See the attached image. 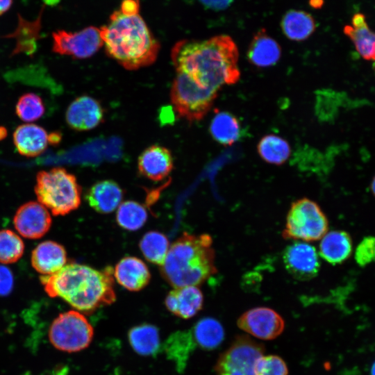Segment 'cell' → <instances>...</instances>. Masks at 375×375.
<instances>
[{
  "instance_id": "obj_20",
  "label": "cell",
  "mask_w": 375,
  "mask_h": 375,
  "mask_svg": "<svg viewBox=\"0 0 375 375\" xmlns=\"http://www.w3.org/2000/svg\"><path fill=\"white\" fill-rule=\"evenodd\" d=\"M85 199L96 212L108 214L120 205L123 190L116 182L104 180L94 183L88 191Z\"/></svg>"
},
{
  "instance_id": "obj_8",
  "label": "cell",
  "mask_w": 375,
  "mask_h": 375,
  "mask_svg": "<svg viewBox=\"0 0 375 375\" xmlns=\"http://www.w3.org/2000/svg\"><path fill=\"white\" fill-rule=\"evenodd\" d=\"M51 344L57 349L74 353L90 344L94 329L85 316L77 310L60 313L52 322L49 330Z\"/></svg>"
},
{
  "instance_id": "obj_29",
  "label": "cell",
  "mask_w": 375,
  "mask_h": 375,
  "mask_svg": "<svg viewBox=\"0 0 375 375\" xmlns=\"http://www.w3.org/2000/svg\"><path fill=\"white\" fill-rule=\"evenodd\" d=\"M283 31L291 40L302 41L310 37L315 30V22L308 12L290 10L283 18Z\"/></svg>"
},
{
  "instance_id": "obj_18",
  "label": "cell",
  "mask_w": 375,
  "mask_h": 375,
  "mask_svg": "<svg viewBox=\"0 0 375 375\" xmlns=\"http://www.w3.org/2000/svg\"><path fill=\"white\" fill-rule=\"evenodd\" d=\"M33 267L40 274L48 276L61 269L67 262V252L60 244L47 240L40 243L32 251Z\"/></svg>"
},
{
  "instance_id": "obj_34",
  "label": "cell",
  "mask_w": 375,
  "mask_h": 375,
  "mask_svg": "<svg viewBox=\"0 0 375 375\" xmlns=\"http://www.w3.org/2000/svg\"><path fill=\"white\" fill-rule=\"evenodd\" d=\"M45 107L42 98L33 92L24 94L18 99L15 112L24 122H32L39 119L44 115Z\"/></svg>"
},
{
  "instance_id": "obj_40",
  "label": "cell",
  "mask_w": 375,
  "mask_h": 375,
  "mask_svg": "<svg viewBox=\"0 0 375 375\" xmlns=\"http://www.w3.org/2000/svg\"><path fill=\"white\" fill-rule=\"evenodd\" d=\"M371 189L373 194L375 196V176L374 177L372 184H371Z\"/></svg>"
},
{
  "instance_id": "obj_19",
  "label": "cell",
  "mask_w": 375,
  "mask_h": 375,
  "mask_svg": "<svg viewBox=\"0 0 375 375\" xmlns=\"http://www.w3.org/2000/svg\"><path fill=\"white\" fill-rule=\"evenodd\" d=\"M13 142L18 153L26 157L40 155L50 144L49 134L34 124L19 126L13 133Z\"/></svg>"
},
{
  "instance_id": "obj_32",
  "label": "cell",
  "mask_w": 375,
  "mask_h": 375,
  "mask_svg": "<svg viewBox=\"0 0 375 375\" xmlns=\"http://www.w3.org/2000/svg\"><path fill=\"white\" fill-rule=\"evenodd\" d=\"M147 219L146 208L135 201H124L117 208L116 221L125 230L137 231L144 226Z\"/></svg>"
},
{
  "instance_id": "obj_4",
  "label": "cell",
  "mask_w": 375,
  "mask_h": 375,
  "mask_svg": "<svg viewBox=\"0 0 375 375\" xmlns=\"http://www.w3.org/2000/svg\"><path fill=\"white\" fill-rule=\"evenodd\" d=\"M215 258L210 235L184 233L169 247L160 273L174 288L197 286L217 273Z\"/></svg>"
},
{
  "instance_id": "obj_26",
  "label": "cell",
  "mask_w": 375,
  "mask_h": 375,
  "mask_svg": "<svg viewBox=\"0 0 375 375\" xmlns=\"http://www.w3.org/2000/svg\"><path fill=\"white\" fill-rule=\"evenodd\" d=\"M196 346L191 331H178L169 336L163 344V349L167 358L181 371L185 368Z\"/></svg>"
},
{
  "instance_id": "obj_39",
  "label": "cell",
  "mask_w": 375,
  "mask_h": 375,
  "mask_svg": "<svg viewBox=\"0 0 375 375\" xmlns=\"http://www.w3.org/2000/svg\"><path fill=\"white\" fill-rule=\"evenodd\" d=\"M13 0H0V15L7 12L11 7Z\"/></svg>"
},
{
  "instance_id": "obj_2",
  "label": "cell",
  "mask_w": 375,
  "mask_h": 375,
  "mask_svg": "<svg viewBox=\"0 0 375 375\" xmlns=\"http://www.w3.org/2000/svg\"><path fill=\"white\" fill-rule=\"evenodd\" d=\"M99 30L107 54L124 68L135 70L156 61L160 43L140 15L139 0H123Z\"/></svg>"
},
{
  "instance_id": "obj_17",
  "label": "cell",
  "mask_w": 375,
  "mask_h": 375,
  "mask_svg": "<svg viewBox=\"0 0 375 375\" xmlns=\"http://www.w3.org/2000/svg\"><path fill=\"white\" fill-rule=\"evenodd\" d=\"M117 283L129 291H140L146 287L151 278L147 265L140 259L127 256L121 259L113 269Z\"/></svg>"
},
{
  "instance_id": "obj_9",
  "label": "cell",
  "mask_w": 375,
  "mask_h": 375,
  "mask_svg": "<svg viewBox=\"0 0 375 375\" xmlns=\"http://www.w3.org/2000/svg\"><path fill=\"white\" fill-rule=\"evenodd\" d=\"M264 346L247 335H238L219 357L216 375H256L257 360L263 356Z\"/></svg>"
},
{
  "instance_id": "obj_33",
  "label": "cell",
  "mask_w": 375,
  "mask_h": 375,
  "mask_svg": "<svg viewBox=\"0 0 375 375\" xmlns=\"http://www.w3.org/2000/svg\"><path fill=\"white\" fill-rule=\"evenodd\" d=\"M24 244L21 238L9 229L0 231V262H17L23 255Z\"/></svg>"
},
{
  "instance_id": "obj_24",
  "label": "cell",
  "mask_w": 375,
  "mask_h": 375,
  "mask_svg": "<svg viewBox=\"0 0 375 375\" xmlns=\"http://www.w3.org/2000/svg\"><path fill=\"white\" fill-rule=\"evenodd\" d=\"M44 9V6H42L38 17L34 21H28L18 14V24L16 29L12 33L5 35L6 38L16 40V47L12 51L13 54L21 52L30 54L35 51L42 28V16Z\"/></svg>"
},
{
  "instance_id": "obj_12",
  "label": "cell",
  "mask_w": 375,
  "mask_h": 375,
  "mask_svg": "<svg viewBox=\"0 0 375 375\" xmlns=\"http://www.w3.org/2000/svg\"><path fill=\"white\" fill-rule=\"evenodd\" d=\"M283 260L288 273L299 281L313 278L320 268L315 248L304 242H296L287 246L283 251Z\"/></svg>"
},
{
  "instance_id": "obj_37",
  "label": "cell",
  "mask_w": 375,
  "mask_h": 375,
  "mask_svg": "<svg viewBox=\"0 0 375 375\" xmlns=\"http://www.w3.org/2000/svg\"><path fill=\"white\" fill-rule=\"evenodd\" d=\"M14 277L11 270L0 265V297L8 296L12 290Z\"/></svg>"
},
{
  "instance_id": "obj_6",
  "label": "cell",
  "mask_w": 375,
  "mask_h": 375,
  "mask_svg": "<svg viewBox=\"0 0 375 375\" xmlns=\"http://www.w3.org/2000/svg\"><path fill=\"white\" fill-rule=\"evenodd\" d=\"M328 222L320 206L308 198L294 201L288 212L282 236L286 240L313 242L326 233Z\"/></svg>"
},
{
  "instance_id": "obj_3",
  "label": "cell",
  "mask_w": 375,
  "mask_h": 375,
  "mask_svg": "<svg viewBox=\"0 0 375 375\" xmlns=\"http://www.w3.org/2000/svg\"><path fill=\"white\" fill-rule=\"evenodd\" d=\"M40 279L50 297L62 299L81 313H92L116 299L110 267L99 271L88 265L69 263L53 274L41 276Z\"/></svg>"
},
{
  "instance_id": "obj_14",
  "label": "cell",
  "mask_w": 375,
  "mask_h": 375,
  "mask_svg": "<svg viewBox=\"0 0 375 375\" xmlns=\"http://www.w3.org/2000/svg\"><path fill=\"white\" fill-rule=\"evenodd\" d=\"M104 111L99 101L90 96H81L68 106L65 118L68 126L76 131H88L103 120Z\"/></svg>"
},
{
  "instance_id": "obj_41",
  "label": "cell",
  "mask_w": 375,
  "mask_h": 375,
  "mask_svg": "<svg viewBox=\"0 0 375 375\" xmlns=\"http://www.w3.org/2000/svg\"><path fill=\"white\" fill-rule=\"evenodd\" d=\"M371 375H375V362L373 363L371 369Z\"/></svg>"
},
{
  "instance_id": "obj_25",
  "label": "cell",
  "mask_w": 375,
  "mask_h": 375,
  "mask_svg": "<svg viewBox=\"0 0 375 375\" xmlns=\"http://www.w3.org/2000/svg\"><path fill=\"white\" fill-rule=\"evenodd\" d=\"M128 339L133 351L143 356H154L161 348L159 331L153 324H142L132 327Z\"/></svg>"
},
{
  "instance_id": "obj_16",
  "label": "cell",
  "mask_w": 375,
  "mask_h": 375,
  "mask_svg": "<svg viewBox=\"0 0 375 375\" xmlns=\"http://www.w3.org/2000/svg\"><path fill=\"white\" fill-rule=\"evenodd\" d=\"M165 304L173 315L187 319L194 316L202 308L203 296L196 285L174 288L167 294Z\"/></svg>"
},
{
  "instance_id": "obj_15",
  "label": "cell",
  "mask_w": 375,
  "mask_h": 375,
  "mask_svg": "<svg viewBox=\"0 0 375 375\" xmlns=\"http://www.w3.org/2000/svg\"><path fill=\"white\" fill-rule=\"evenodd\" d=\"M174 167L171 151L166 147L153 144L139 156L138 168L139 173L153 181L165 178Z\"/></svg>"
},
{
  "instance_id": "obj_27",
  "label": "cell",
  "mask_w": 375,
  "mask_h": 375,
  "mask_svg": "<svg viewBox=\"0 0 375 375\" xmlns=\"http://www.w3.org/2000/svg\"><path fill=\"white\" fill-rule=\"evenodd\" d=\"M210 132L217 142L229 146L239 139L241 127L235 115L228 112L216 110L210 125Z\"/></svg>"
},
{
  "instance_id": "obj_11",
  "label": "cell",
  "mask_w": 375,
  "mask_h": 375,
  "mask_svg": "<svg viewBox=\"0 0 375 375\" xmlns=\"http://www.w3.org/2000/svg\"><path fill=\"white\" fill-rule=\"evenodd\" d=\"M238 327L262 340H273L283 331L282 317L272 308L256 307L244 312L238 319Z\"/></svg>"
},
{
  "instance_id": "obj_35",
  "label": "cell",
  "mask_w": 375,
  "mask_h": 375,
  "mask_svg": "<svg viewBox=\"0 0 375 375\" xmlns=\"http://www.w3.org/2000/svg\"><path fill=\"white\" fill-rule=\"evenodd\" d=\"M256 375H288L285 361L275 355L262 356L256 362Z\"/></svg>"
},
{
  "instance_id": "obj_13",
  "label": "cell",
  "mask_w": 375,
  "mask_h": 375,
  "mask_svg": "<svg viewBox=\"0 0 375 375\" xmlns=\"http://www.w3.org/2000/svg\"><path fill=\"white\" fill-rule=\"evenodd\" d=\"M13 223L17 232L23 237L38 239L49 231L52 220L49 211L42 204L29 201L17 209Z\"/></svg>"
},
{
  "instance_id": "obj_1",
  "label": "cell",
  "mask_w": 375,
  "mask_h": 375,
  "mask_svg": "<svg viewBox=\"0 0 375 375\" xmlns=\"http://www.w3.org/2000/svg\"><path fill=\"white\" fill-rule=\"evenodd\" d=\"M238 56L236 44L226 35L199 41L183 40L174 45L171 52L176 72L217 92L222 87L239 81Z\"/></svg>"
},
{
  "instance_id": "obj_31",
  "label": "cell",
  "mask_w": 375,
  "mask_h": 375,
  "mask_svg": "<svg viewBox=\"0 0 375 375\" xmlns=\"http://www.w3.org/2000/svg\"><path fill=\"white\" fill-rule=\"evenodd\" d=\"M139 247L146 260L160 267L168 253L169 242L165 235L152 231L143 235Z\"/></svg>"
},
{
  "instance_id": "obj_21",
  "label": "cell",
  "mask_w": 375,
  "mask_h": 375,
  "mask_svg": "<svg viewBox=\"0 0 375 375\" xmlns=\"http://www.w3.org/2000/svg\"><path fill=\"white\" fill-rule=\"evenodd\" d=\"M281 47L265 29L258 31L253 36L247 51L249 62L260 68L274 65L280 59Z\"/></svg>"
},
{
  "instance_id": "obj_38",
  "label": "cell",
  "mask_w": 375,
  "mask_h": 375,
  "mask_svg": "<svg viewBox=\"0 0 375 375\" xmlns=\"http://www.w3.org/2000/svg\"><path fill=\"white\" fill-rule=\"evenodd\" d=\"M205 6L215 9L222 10L227 8L233 0H199Z\"/></svg>"
},
{
  "instance_id": "obj_22",
  "label": "cell",
  "mask_w": 375,
  "mask_h": 375,
  "mask_svg": "<svg viewBox=\"0 0 375 375\" xmlns=\"http://www.w3.org/2000/svg\"><path fill=\"white\" fill-rule=\"evenodd\" d=\"M353 242L349 234L343 231L326 233L319 243V254L332 265L342 263L351 254Z\"/></svg>"
},
{
  "instance_id": "obj_23",
  "label": "cell",
  "mask_w": 375,
  "mask_h": 375,
  "mask_svg": "<svg viewBox=\"0 0 375 375\" xmlns=\"http://www.w3.org/2000/svg\"><path fill=\"white\" fill-rule=\"evenodd\" d=\"M344 33L364 59L375 60V33L369 29L363 14H355L352 17V26H345Z\"/></svg>"
},
{
  "instance_id": "obj_36",
  "label": "cell",
  "mask_w": 375,
  "mask_h": 375,
  "mask_svg": "<svg viewBox=\"0 0 375 375\" xmlns=\"http://www.w3.org/2000/svg\"><path fill=\"white\" fill-rule=\"evenodd\" d=\"M355 260L361 267L375 261V236H367L362 240L356 249Z\"/></svg>"
},
{
  "instance_id": "obj_5",
  "label": "cell",
  "mask_w": 375,
  "mask_h": 375,
  "mask_svg": "<svg viewBox=\"0 0 375 375\" xmlns=\"http://www.w3.org/2000/svg\"><path fill=\"white\" fill-rule=\"evenodd\" d=\"M34 190L38 201L55 216L67 215L81 204V186L75 176L62 167L39 172Z\"/></svg>"
},
{
  "instance_id": "obj_28",
  "label": "cell",
  "mask_w": 375,
  "mask_h": 375,
  "mask_svg": "<svg viewBox=\"0 0 375 375\" xmlns=\"http://www.w3.org/2000/svg\"><path fill=\"white\" fill-rule=\"evenodd\" d=\"M191 332L196 344L206 350L216 349L224 338L222 325L212 317H204L199 320Z\"/></svg>"
},
{
  "instance_id": "obj_30",
  "label": "cell",
  "mask_w": 375,
  "mask_h": 375,
  "mask_svg": "<svg viewBox=\"0 0 375 375\" xmlns=\"http://www.w3.org/2000/svg\"><path fill=\"white\" fill-rule=\"evenodd\" d=\"M257 151L263 160L276 165L285 163L291 153L288 141L274 134L263 136L257 145Z\"/></svg>"
},
{
  "instance_id": "obj_10",
  "label": "cell",
  "mask_w": 375,
  "mask_h": 375,
  "mask_svg": "<svg viewBox=\"0 0 375 375\" xmlns=\"http://www.w3.org/2000/svg\"><path fill=\"white\" fill-rule=\"evenodd\" d=\"M52 39L53 52L78 59L91 57L103 45L100 30L94 26L78 32L58 30L52 33Z\"/></svg>"
},
{
  "instance_id": "obj_7",
  "label": "cell",
  "mask_w": 375,
  "mask_h": 375,
  "mask_svg": "<svg viewBox=\"0 0 375 375\" xmlns=\"http://www.w3.org/2000/svg\"><path fill=\"white\" fill-rule=\"evenodd\" d=\"M217 93L200 86L187 75L176 72L172 85L170 99L178 117L192 122L199 121L206 115Z\"/></svg>"
}]
</instances>
